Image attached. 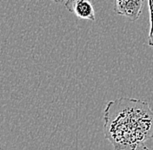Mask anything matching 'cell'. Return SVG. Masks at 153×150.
Returning <instances> with one entry per match:
<instances>
[{"label":"cell","instance_id":"5","mask_svg":"<svg viewBox=\"0 0 153 150\" xmlns=\"http://www.w3.org/2000/svg\"><path fill=\"white\" fill-rule=\"evenodd\" d=\"M51 1H53V2H55V3H63L65 0H51Z\"/></svg>","mask_w":153,"mask_h":150},{"label":"cell","instance_id":"4","mask_svg":"<svg viewBox=\"0 0 153 150\" xmlns=\"http://www.w3.org/2000/svg\"><path fill=\"white\" fill-rule=\"evenodd\" d=\"M150 10V30L148 35V44L153 47V0H148Z\"/></svg>","mask_w":153,"mask_h":150},{"label":"cell","instance_id":"6","mask_svg":"<svg viewBox=\"0 0 153 150\" xmlns=\"http://www.w3.org/2000/svg\"><path fill=\"white\" fill-rule=\"evenodd\" d=\"M143 150H150L148 148H147V147H146V146H144V145L143 146Z\"/></svg>","mask_w":153,"mask_h":150},{"label":"cell","instance_id":"3","mask_svg":"<svg viewBox=\"0 0 153 150\" xmlns=\"http://www.w3.org/2000/svg\"><path fill=\"white\" fill-rule=\"evenodd\" d=\"M65 6L79 18L95 21V10L90 0H65Z\"/></svg>","mask_w":153,"mask_h":150},{"label":"cell","instance_id":"2","mask_svg":"<svg viewBox=\"0 0 153 150\" xmlns=\"http://www.w3.org/2000/svg\"><path fill=\"white\" fill-rule=\"evenodd\" d=\"M144 0H115L114 11L131 21L139 18L143 8Z\"/></svg>","mask_w":153,"mask_h":150},{"label":"cell","instance_id":"1","mask_svg":"<svg viewBox=\"0 0 153 150\" xmlns=\"http://www.w3.org/2000/svg\"><path fill=\"white\" fill-rule=\"evenodd\" d=\"M104 120L105 139L115 150H136L153 138V110L143 100L121 97L109 102Z\"/></svg>","mask_w":153,"mask_h":150}]
</instances>
